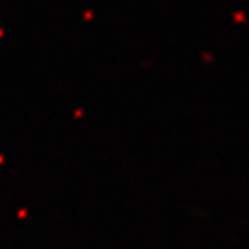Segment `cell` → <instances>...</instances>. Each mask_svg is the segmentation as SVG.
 Wrapping results in <instances>:
<instances>
[{
  "instance_id": "cell-1",
  "label": "cell",
  "mask_w": 249,
  "mask_h": 249,
  "mask_svg": "<svg viewBox=\"0 0 249 249\" xmlns=\"http://www.w3.org/2000/svg\"><path fill=\"white\" fill-rule=\"evenodd\" d=\"M233 18L236 21H245L246 20V15L243 11H237V12H233Z\"/></svg>"
}]
</instances>
